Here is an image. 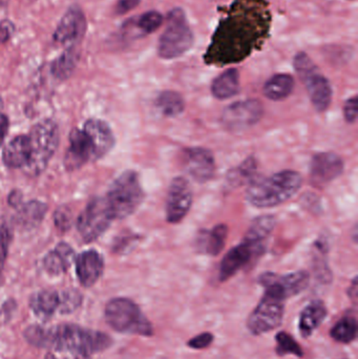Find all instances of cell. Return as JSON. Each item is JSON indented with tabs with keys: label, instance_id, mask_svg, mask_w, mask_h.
I'll return each instance as SVG.
<instances>
[{
	"label": "cell",
	"instance_id": "1",
	"mask_svg": "<svg viewBox=\"0 0 358 359\" xmlns=\"http://www.w3.org/2000/svg\"><path fill=\"white\" fill-rule=\"evenodd\" d=\"M223 19L206 53V61L230 65L245 59L266 35L269 15L262 0H237Z\"/></svg>",
	"mask_w": 358,
	"mask_h": 359
},
{
	"label": "cell",
	"instance_id": "2",
	"mask_svg": "<svg viewBox=\"0 0 358 359\" xmlns=\"http://www.w3.org/2000/svg\"><path fill=\"white\" fill-rule=\"evenodd\" d=\"M29 345L40 349L57 350L64 353L92 354L105 351L113 339L106 333L83 328L79 325L60 324L52 327L31 325L23 332Z\"/></svg>",
	"mask_w": 358,
	"mask_h": 359
},
{
	"label": "cell",
	"instance_id": "3",
	"mask_svg": "<svg viewBox=\"0 0 358 359\" xmlns=\"http://www.w3.org/2000/svg\"><path fill=\"white\" fill-rule=\"evenodd\" d=\"M302 186V177L294 170H284L266 179L258 180L247 190V198L258 208L283 204Z\"/></svg>",
	"mask_w": 358,
	"mask_h": 359
},
{
	"label": "cell",
	"instance_id": "4",
	"mask_svg": "<svg viewBox=\"0 0 358 359\" xmlns=\"http://www.w3.org/2000/svg\"><path fill=\"white\" fill-rule=\"evenodd\" d=\"M105 322L116 332L151 337L153 328L140 307L132 299L116 297L105 306Z\"/></svg>",
	"mask_w": 358,
	"mask_h": 359
},
{
	"label": "cell",
	"instance_id": "5",
	"mask_svg": "<svg viewBox=\"0 0 358 359\" xmlns=\"http://www.w3.org/2000/svg\"><path fill=\"white\" fill-rule=\"evenodd\" d=\"M27 137L31 155L25 170L29 176H38L44 172L58 149V126L53 120H42L33 126Z\"/></svg>",
	"mask_w": 358,
	"mask_h": 359
},
{
	"label": "cell",
	"instance_id": "6",
	"mask_svg": "<svg viewBox=\"0 0 358 359\" xmlns=\"http://www.w3.org/2000/svg\"><path fill=\"white\" fill-rule=\"evenodd\" d=\"M144 191L137 172L132 170L122 174L111 184L105 200L113 219L130 217L140 206Z\"/></svg>",
	"mask_w": 358,
	"mask_h": 359
},
{
	"label": "cell",
	"instance_id": "7",
	"mask_svg": "<svg viewBox=\"0 0 358 359\" xmlns=\"http://www.w3.org/2000/svg\"><path fill=\"white\" fill-rule=\"evenodd\" d=\"M195 37L184 12L174 8L167 17V25L160 38L159 55L164 59H174L188 52Z\"/></svg>",
	"mask_w": 358,
	"mask_h": 359
},
{
	"label": "cell",
	"instance_id": "8",
	"mask_svg": "<svg viewBox=\"0 0 358 359\" xmlns=\"http://www.w3.org/2000/svg\"><path fill=\"white\" fill-rule=\"evenodd\" d=\"M294 67L306 86L315 109L324 111L332 100V88L327 78L322 75L310 57L301 52L294 58Z\"/></svg>",
	"mask_w": 358,
	"mask_h": 359
},
{
	"label": "cell",
	"instance_id": "9",
	"mask_svg": "<svg viewBox=\"0 0 358 359\" xmlns=\"http://www.w3.org/2000/svg\"><path fill=\"white\" fill-rule=\"evenodd\" d=\"M284 314L285 301L265 292L260 303L248 316V331L256 337L271 332L281 326Z\"/></svg>",
	"mask_w": 358,
	"mask_h": 359
},
{
	"label": "cell",
	"instance_id": "10",
	"mask_svg": "<svg viewBox=\"0 0 358 359\" xmlns=\"http://www.w3.org/2000/svg\"><path fill=\"white\" fill-rule=\"evenodd\" d=\"M113 217L105 198H92L78 217V231L84 242H94L106 231Z\"/></svg>",
	"mask_w": 358,
	"mask_h": 359
},
{
	"label": "cell",
	"instance_id": "11",
	"mask_svg": "<svg viewBox=\"0 0 358 359\" xmlns=\"http://www.w3.org/2000/svg\"><path fill=\"white\" fill-rule=\"evenodd\" d=\"M309 280L310 276L308 272L296 271L285 276L264 273L261 276L259 282L264 287L265 292L286 301L302 293L308 287Z\"/></svg>",
	"mask_w": 358,
	"mask_h": 359
},
{
	"label": "cell",
	"instance_id": "12",
	"mask_svg": "<svg viewBox=\"0 0 358 359\" xmlns=\"http://www.w3.org/2000/svg\"><path fill=\"white\" fill-rule=\"evenodd\" d=\"M88 22L83 11L77 6H71L65 12L55 29L53 40L67 46H79L85 36Z\"/></svg>",
	"mask_w": 358,
	"mask_h": 359
},
{
	"label": "cell",
	"instance_id": "13",
	"mask_svg": "<svg viewBox=\"0 0 358 359\" xmlns=\"http://www.w3.org/2000/svg\"><path fill=\"white\" fill-rule=\"evenodd\" d=\"M263 111L260 101L254 99L239 101L223 111V123L231 130H246L260 121Z\"/></svg>",
	"mask_w": 358,
	"mask_h": 359
},
{
	"label": "cell",
	"instance_id": "14",
	"mask_svg": "<svg viewBox=\"0 0 358 359\" xmlns=\"http://www.w3.org/2000/svg\"><path fill=\"white\" fill-rule=\"evenodd\" d=\"M193 203V190L186 179L172 180L166 201V219L170 223L177 224L182 221Z\"/></svg>",
	"mask_w": 358,
	"mask_h": 359
},
{
	"label": "cell",
	"instance_id": "15",
	"mask_svg": "<svg viewBox=\"0 0 358 359\" xmlns=\"http://www.w3.org/2000/svg\"><path fill=\"white\" fill-rule=\"evenodd\" d=\"M263 250L264 247L254 244L245 238L243 243L231 249L223 259L220 266V276H219L221 282H226L227 280L233 278L242 268L248 265L254 257L261 255Z\"/></svg>",
	"mask_w": 358,
	"mask_h": 359
},
{
	"label": "cell",
	"instance_id": "16",
	"mask_svg": "<svg viewBox=\"0 0 358 359\" xmlns=\"http://www.w3.org/2000/svg\"><path fill=\"white\" fill-rule=\"evenodd\" d=\"M88 161H95L92 142L83 130H71L69 145L64 157V165L67 170H79Z\"/></svg>",
	"mask_w": 358,
	"mask_h": 359
},
{
	"label": "cell",
	"instance_id": "17",
	"mask_svg": "<svg viewBox=\"0 0 358 359\" xmlns=\"http://www.w3.org/2000/svg\"><path fill=\"white\" fill-rule=\"evenodd\" d=\"M184 166L189 176L201 183L209 181L216 172L214 156L208 149L202 147H193L185 151Z\"/></svg>",
	"mask_w": 358,
	"mask_h": 359
},
{
	"label": "cell",
	"instance_id": "18",
	"mask_svg": "<svg viewBox=\"0 0 358 359\" xmlns=\"http://www.w3.org/2000/svg\"><path fill=\"white\" fill-rule=\"evenodd\" d=\"M344 170L343 160L333 153L317 154L311 162V180L317 186H325Z\"/></svg>",
	"mask_w": 358,
	"mask_h": 359
},
{
	"label": "cell",
	"instance_id": "19",
	"mask_svg": "<svg viewBox=\"0 0 358 359\" xmlns=\"http://www.w3.org/2000/svg\"><path fill=\"white\" fill-rule=\"evenodd\" d=\"M104 262L96 250H88L76 257V273L80 284L85 288L94 286L103 274Z\"/></svg>",
	"mask_w": 358,
	"mask_h": 359
},
{
	"label": "cell",
	"instance_id": "20",
	"mask_svg": "<svg viewBox=\"0 0 358 359\" xmlns=\"http://www.w3.org/2000/svg\"><path fill=\"white\" fill-rule=\"evenodd\" d=\"M82 130L92 142L94 160L101 159L109 153L115 145V137L109 124L102 120L90 119L84 123Z\"/></svg>",
	"mask_w": 358,
	"mask_h": 359
},
{
	"label": "cell",
	"instance_id": "21",
	"mask_svg": "<svg viewBox=\"0 0 358 359\" xmlns=\"http://www.w3.org/2000/svg\"><path fill=\"white\" fill-rule=\"evenodd\" d=\"M31 155L29 137L25 135L16 136L4 147L2 160L8 168H23L29 163Z\"/></svg>",
	"mask_w": 358,
	"mask_h": 359
},
{
	"label": "cell",
	"instance_id": "22",
	"mask_svg": "<svg viewBox=\"0 0 358 359\" xmlns=\"http://www.w3.org/2000/svg\"><path fill=\"white\" fill-rule=\"evenodd\" d=\"M60 292L50 290V289L34 293L29 299V307L32 311L40 320H50L56 312L60 311Z\"/></svg>",
	"mask_w": 358,
	"mask_h": 359
},
{
	"label": "cell",
	"instance_id": "23",
	"mask_svg": "<svg viewBox=\"0 0 358 359\" xmlns=\"http://www.w3.org/2000/svg\"><path fill=\"white\" fill-rule=\"evenodd\" d=\"M328 316L327 307L322 301L311 302L303 309L298 320V331L304 339L310 337L321 327Z\"/></svg>",
	"mask_w": 358,
	"mask_h": 359
},
{
	"label": "cell",
	"instance_id": "24",
	"mask_svg": "<svg viewBox=\"0 0 358 359\" xmlns=\"http://www.w3.org/2000/svg\"><path fill=\"white\" fill-rule=\"evenodd\" d=\"M75 259V252L69 244L60 243L43 259V268L52 276L65 273Z\"/></svg>",
	"mask_w": 358,
	"mask_h": 359
},
{
	"label": "cell",
	"instance_id": "25",
	"mask_svg": "<svg viewBox=\"0 0 358 359\" xmlns=\"http://www.w3.org/2000/svg\"><path fill=\"white\" fill-rule=\"evenodd\" d=\"M80 59L79 46H67L60 56L57 57L50 65V72L52 75L56 79L63 80L69 79L76 67Z\"/></svg>",
	"mask_w": 358,
	"mask_h": 359
},
{
	"label": "cell",
	"instance_id": "26",
	"mask_svg": "<svg viewBox=\"0 0 358 359\" xmlns=\"http://www.w3.org/2000/svg\"><path fill=\"white\" fill-rule=\"evenodd\" d=\"M240 90L239 72L235 69H227L212 82V93L216 99L225 100L235 96Z\"/></svg>",
	"mask_w": 358,
	"mask_h": 359
},
{
	"label": "cell",
	"instance_id": "27",
	"mask_svg": "<svg viewBox=\"0 0 358 359\" xmlns=\"http://www.w3.org/2000/svg\"><path fill=\"white\" fill-rule=\"evenodd\" d=\"M294 88V79L288 74H277L265 83L264 95L270 100L287 98Z\"/></svg>",
	"mask_w": 358,
	"mask_h": 359
},
{
	"label": "cell",
	"instance_id": "28",
	"mask_svg": "<svg viewBox=\"0 0 358 359\" xmlns=\"http://www.w3.org/2000/svg\"><path fill=\"white\" fill-rule=\"evenodd\" d=\"M46 210L48 206L44 203L31 201L19 209L17 213V223L27 229L36 227L46 217Z\"/></svg>",
	"mask_w": 358,
	"mask_h": 359
},
{
	"label": "cell",
	"instance_id": "29",
	"mask_svg": "<svg viewBox=\"0 0 358 359\" xmlns=\"http://www.w3.org/2000/svg\"><path fill=\"white\" fill-rule=\"evenodd\" d=\"M228 228L224 224L216 225L209 232H206L200 238V246H203L205 252L212 257L220 255L226 244Z\"/></svg>",
	"mask_w": 358,
	"mask_h": 359
},
{
	"label": "cell",
	"instance_id": "30",
	"mask_svg": "<svg viewBox=\"0 0 358 359\" xmlns=\"http://www.w3.org/2000/svg\"><path fill=\"white\" fill-rule=\"evenodd\" d=\"M357 320L355 316H345L332 327L330 337L336 343L348 345L357 339Z\"/></svg>",
	"mask_w": 358,
	"mask_h": 359
},
{
	"label": "cell",
	"instance_id": "31",
	"mask_svg": "<svg viewBox=\"0 0 358 359\" xmlns=\"http://www.w3.org/2000/svg\"><path fill=\"white\" fill-rule=\"evenodd\" d=\"M157 107L164 116L174 117L184 111L185 103L183 97L177 92L165 90L157 98Z\"/></svg>",
	"mask_w": 358,
	"mask_h": 359
},
{
	"label": "cell",
	"instance_id": "32",
	"mask_svg": "<svg viewBox=\"0 0 358 359\" xmlns=\"http://www.w3.org/2000/svg\"><path fill=\"white\" fill-rule=\"evenodd\" d=\"M275 219L270 215H264V217H259L250 226L247 234H246V240L250 242L256 243V244L265 246V241L270 236L273 227H275Z\"/></svg>",
	"mask_w": 358,
	"mask_h": 359
},
{
	"label": "cell",
	"instance_id": "33",
	"mask_svg": "<svg viewBox=\"0 0 358 359\" xmlns=\"http://www.w3.org/2000/svg\"><path fill=\"white\" fill-rule=\"evenodd\" d=\"M275 341H277V352L279 356L294 355L296 358H303L304 356V351L302 347L298 345V341H296L292 335L285 331H281L277 333L275 337Z\"/></svg>",
	"mask_w": 358,
	"mask_h": 359
},
{
	"label": "cell",
	"instance_id": "34",
	"mask_svg": "<svg viewBox=\"0 0 358 359\" xmlns=\"http://www.w3.org/2000/svg\"><path fill=\"white\" fill-rule=\"evenodd\" d=\"M163 22V16L157 11H149L141 15L134 25L143 34H151L159 29Z\"/></svg>",
	"mask_w": 358,
	"mask_h": 359
},
{
	"label": "cell",
	"instance_id": "35",
	"mask_svg": "<svg viewBox=\"0 0 358 359\" xmlns=\"http://www.w3.org/2000/svg\"><path fill=\"white\" fill-rule=\"evenodd\" d=\"M61 314H71L75 312L78 308L81 306L83 297L81 293L75 289H67V290L61 291Z\"/></svg>",
	"mask_w": 358,
	"mask_h": 359
},
{
	"label": "cell",
	"instance_id": "36",
	"mask_svg": "<svg viewBox=\"0 0 358 359\" xmlns=\"http://www.w3.org/2000/svg\"><path fill=\"white\" fill-rule=\"evenodd\" d=\"M11 238H12V236H11V231L8 226H0V278H1L2 271H4L6 257H8Z\"/></svg>",
	"mask_w": 358,
	"mask_h": 359
},
{
	"label": "cell",
	"instance_id": "37",
	"mask_svg": "<svg viewBox=\"0 0 358 359\" xmlns=\"http://www.w3.org/2000/svg\"><path fill=\"white\" fill-rule=\"evenodd\" d=\"M214 337L212 333L203 332L200 333V334L195 335V337L189 339L188 343H187V346H188L191 349L203 350L209 347V346L214 343Z\"/></svg>",
	"mask_w": 358,
	"mask_h": 359
},
{
	"label": "cell",
	"instance_id": "38",
	"mask_svg": "<svg viewBox=\"0 0 358 359\" xmlns=\"http://www.w3.org/2000/svg\"><path fill=\"white\" fill-rule=\"evenodd\" d=\"M55 224L60 230H67L71 226V210L67 207H61L55 212Z\"/></svg>",
	"mask_w": 358,
	"mask_h": 359
},
{
	"label": "cell",
	"instance_id": "39",
	"mask_svg": "<svg viewBox=\"0 0 358 359\" xmlns=\"http://www.w3.org/2000/svg\"><path fill=\"white\" fill-rule=\"evenodd\" d=\"M345 118L349 123L355 122L357 118V97L354 96L347 101L345 105Z\"/></svg>",
	"mask_w": 358,
	"mask_h": 359
},
{
	"label": "cell",
	"instance_id": "40",
	"mask_svg": "<svg viewBox=\"0 0 358 359\" xmlns=\"http://www.w3.org/2000/svg\"><path fill=\"white\" fill-rule=\"evenodd\" d=\"M140 1L141 0H118L115 6V13L117 15L126 14L138 6Z\"/></svg>",
	"mask_w": 358,
	"mask_h": 359
},
{
	"label": "cell",
	"instance_id": "41",
	"mask_svg": "<svg viewBox=\"0 0 358 359\" xmlns=\"http://www.w3.org/2000/svg\"><path fill=\"white\" fill-rule=\"evenodd\" d=\"M15 27L11 21H0V44L6 43L12 37Z\"/></svg>",
	"mask_w": 358,
	"mask_h": 359
},
{
	"label": "cell",
	"instance_id": "42",
	"mask_svg": "<svg viewBox=\"0 0 358 359\" xmlns=\"http://www.w3.org/2000/svg\"><path fill=\"white\" fill-rule=\"evenodd\" d=\"M8 118L2 116L1 121H0V145L4 142V137H6V133H8Z\"/></svg>",
	"mask_w": 358,
	"mask_h": 359
},
{
	"label": "cell",
	"instance_id": "43",
	"mask_svg": "<svg viewBox=\"0 0 358 359\" xmlns=\"http://www.w3.org/2000/svg\"><path fill=\"white\" fill-rule=\"evenodd\" d=\"M64 359H92L90 355H88V354L83 353H67V358Z\"/></svg>",
	"mask_w": 358,
	"mask_h": 359
},
{
	"label": "cell",
	"instance_id": "44",
	"mask_svg": "<svg viewBox=\"0 0 358 359\" xmlns=\"http://www.w3.org/2000/svg\"><path fill=\"white\" fill-rule=\"evenodd\" d=\"M43 359H58L53 353H48Z\"/></svg>",
	"mask_w": 358,
	"mask_h": 359
},
{
	"label": "cell",
	"instance_id": "45",
	"mask_svg": "<svg viewBox=\"0 0 358 359\" xmlns=\"http://www.w3.org/2000/svg\"><path fill=\"white\" fill-rule=\"evenodd\" d=\"M0 107H1V101H0ZM2 115L0 114V121H1Z\"/></svg>",
	"mask_w": 358,
	"mask_h": 359
},
{
	"label": "cell",
	"instance_id": "46",
	"mask_svg": "<svg viewBox=\"0 0 358 359\" xmlns=\"http://www.w3.org/2000/svg\"><path fill=\"white\" fill-rule=\"evenodd\" d=\"M8 1V0H0V2H1V4H4V2H6Z\"/></svg>",
	"mask_w": 358,
	"mask_h": 359
}]
</instances>
